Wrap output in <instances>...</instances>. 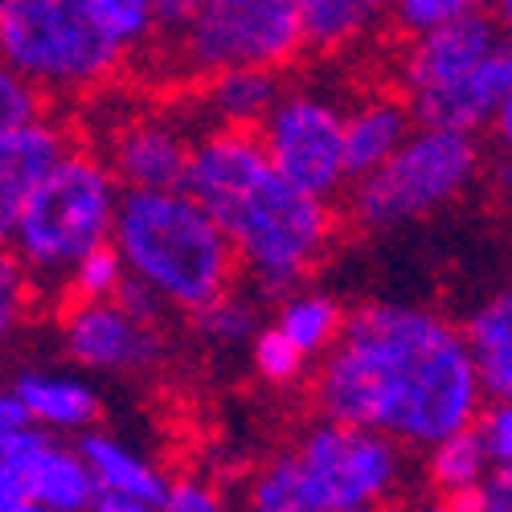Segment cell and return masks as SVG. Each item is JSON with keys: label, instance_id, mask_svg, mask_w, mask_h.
<instances>
[{"label": "cell", "instance_id": "obj_1", "mask_svg": "<svg viewBox=\"0 0 512 512\" xmlns=\"http://www.w3.org/2000/svg\"><path fill=\"white\" fill-rule=\"evenodd\" d=\"M320 418L369 426L410 451L476 426L484 386L463 324L439 308L369 300L345 316L312 373Z\"/></svg>", "mask_w": 512, "mask_h": 512}, {"label": "cell", "instance_id": "obj_2", "mask_svg": "<svg viewBox=\"0 0 512 512\" xmlns=\"http://www.w3.org/2000/svg\"><path fill=\"white\" fill-rule=\"evenodd\" d=\"M181 189L218 218L259 300L304 287L340 230L336 205L279 177L259 136L238 127H201Z\"/></svg>", "mask_w": 512, "mask_h": 512}, {"label": "cell", "instance_id": "obj_3", "mask_svg": "<svg viewBox=\"0 0 512 512\" xmlns=\"http://www.w3.org/2000/svg\"><path fill=\"white\" fill-rule=\"evenodd\" d=\"M111 242L127 275L148 283L168 312L193 316L238 287L226 230L185 189H123Z\"/></svg>", "mask_w": 512, "mask_h": 512}, {"label": "cell", "instance_id": "obj_4", "mask_svg": "<svg viewBox=\"0 0 512 512\" xmlns=\"http://www.w3.org/2000/svg\"><path fill=\"white\" fill-rule=\"evenodd\" d=\"M119 197L123 189L95 148L70 144L58 156V164L29 193L5 242L25 267L33 295H58L82 254L111 242Z\"/></svg>", "mask_w": 512, "mask_h": 512}, {"label": "cell", "instance_id": "obj_5", "mask_svg": "<svg viewBox=\"0 0 512 512\" xmlns=\"http://www.w3.org/2000/svg\"><path fill=\"white\" fill-rule=\"evenodd\" d=\"M480 173L484 148L476 136L418 123L386 164L349 181L345 218L361 234H390L463 201Z\"/></svg>", "mask_w": 512, "mask_h": 512}, {"label": "cell", "instance_id": "obj_6", "mask_svg": "<svg viewBox=\"0 0 512 512\" xmlns=\"http://www.w3.org/2000/svg\"><path fill=\"white\" fill-rule=\"evenodd\" d=\"M0 62L46 99H78L115 82L127 54L82 0H0Z\"/></svg>", "mask_w": 512, "mask_h": 512}, {"label": "cell", "instance_id": "obj_7", "mask_svg": "<svg viewBox=\"0 0 512 512\" xmlns=\"http://www.w3.org/2000/svg\"><path fill=\"white\" fill-rule=\"evenodd\" d=\"M156 62L177 82H205L226 70H291L304 58V33L291 0H205V5L160 33Z\"/></svg>", "mask_w": 512, "mask_h": 512}, {"label": "cell", "instance_id": "obj_8", "mask_svg": "<svg viewBox=\"0 0 512 512\" xmlns=\"http://www.w3.org/2000/svg\"><path fill=\"white\" fill-rule=\"evenodd\" d=\"M287 451L304 488L328 512H394L418 472L410 447L398 439L336 418L308 422Z\"/></svg>", "mask_w": 512, "mask_h": 512}, {"label": "cell", "instance_id": "obj_9", "mask_svg": "<svg viewBox=\"0 0 512 512\" xmlns=\"http://www.w3.org/2000/svg\"><path fill=\"white\" fill-rule=\"evenodd\" d=\"M267 160L295 189L324 201L345 197V99L316 82H283L275 107L254 127Z\"/></svg>", "mask_w": 512, "mask_h": 512}, {"label": "cell", "instance_id": "obj_10", "mask_svg": "<svg viewBox=\"0 0 512 512\" xmlns=\"http://www.w3.org/2000/svg\"><path fill=\"white\" fill-rule=\"evenodd\" d=\"M201 119L185 111H132L103 144V160L119 189H181Z\"/></svg>", "mask_w": 512, "mask_h": 512}, {"label": "cell", "instance_id": "obj_11", "mask_svg": "<svg viewBox=\"0 0 512 512\" xmlns=\"http://www.w3.org/2000/svg\"><path fill=\"white\" fill-rule=\"evenodd\" d=\"M62 349L78 369L136 377L164 365L168 336L164 324H144L115 300L62 304Z\"/></svg>", "mask_w": 512, "mask_h": 512}, {"label": "cell", "instance_id": "obj_12", "mask_svg": "<svg viewBox=\"0 0 512 512\" xmlns=\"http://www.w3.org/2000/svg\"><path fill=\"white\" fill-rule=\"evenodd\" d=\"M0 459L21 476L25 500L46 504L50 512H87L99 496L95 476L87 459H82L78 443L70 447L33 422L0 435Z\"/></svg>", "mask_w": 512, "mask_h": 512}, {"label": "cell", "instance_id": "obj_13", "mask_svg": "<svg viewBox=\"0 0 512 512\" xmlns=\"http://www.w3.org/2000/svg\"><path fill=\"white\" fill-rule=\"evenodd\" d=\"M500 33L504 29L492 13H476L422 37H406L394 62V91L402 99H414V95L447 87V82H455L463 70H472L496 46Z\"/></svg>", "mask_w": 512, "mask_h": 512}, {"label": "cell", "instance_id": "obj_14", "mask_svg": "<svg viewBox=\"0 0 512 512\" xmlns=\"http://www.w3.org/2000/svg\"><path fill=\"white\" fill-rule=\"evenodd\" d=\"M508 95H512V33L504 29L500 41L472 70H463L447 87L414 95L406 103L414 111V123L422 127H447V132L476 136L496 119Z\"/></svg>", "mask_w": 512, "mask_h": 512}, {"label": "cell", "instance_id": "obj_15", "mask_svg": "<svg viewBox=\"0 0 512 512\" xmlns=\"http://www.w3.org/2000/svg\"><path fill=\"white\" fill-rule=\"evenodd\" d=\"M70 144V127L50 111H41L0 136V246L9 242L17 213L25 209L37 181L50 173Z\"/></svg>", "mask_w": 512, "mask_h": 512}, {"label": "cell", "instance_id": "obj_16", "mask_svg": "<svg viewBox=\"0 0 512 512\" xmlns=\"http://www.w3.org/2000/svg\"><path fill=\"white\" fill-rule=\"evenodd\" d=\"M414 111L410 103L394 91H365L353 103H345V164H349V181L373 173L386 164L402 140L414 132Z\"/></svg>", "mask_w": 512, "mask_h": 512}, {"label": "cell", "instance_id": "obj_17", "mask_svg": "<svg viewBox=\"0 0 512 512\" xmlns=\"http://www.w3.org/2000/svg\"><path fill=\"white\" fill-rule=\"evenodd\" d=\"M13 394L33 426L50 435H82L103 414V398L87 377L58 369H25L13 381Z\"/></svg>", "mask_w": 512, "mask_h": 512}, {"label": "cell", "instance_id": "obj_18", "mask_svg": "<svg viewBox=\"0 0 512 512\" xmlns=\"http://www.w3.org/2000/svg\"><path fill=\"white\" fill-rule=\"evenodd\" d=\"M78 451H82V459H87L99 492L132 496V500H144V504H156V508L164 504V492L173 480L160 472L156 459H148L132 443H123L119 435L91 426V431L78 435Z\"/></svg>", "mask_w": 512, "mask_h": 512}, {"label": "cell", "instance_id": "obj_19", "mask_svg": "<svg viewBox=\"0 0 512 512\" xmlns=\"http://www.w3.org/2000/svg\"><path fill=\"white\" fill-rule=\"evenodd\" d=\"M304 33V54L336 58L357 50L386 25L390 0H291Z\"/></svg>", "mask_w": 512, "mask_h": 512}, {"label": "cell", "instance_id": "obj_20", "mask_svg": "<svg viewBox=\"0 0 512 512\" xmlns=\"http://www.w3.org/2000/svg\"><path fill=\"white\" fill-rule=\"evenodd\" d=\"M279 70H226L201 82V123L205 127H238V132H254L263 115L275 107L283 91Z\"/></svg>", "mask_w": 512, "mask_h": 512}, {"label": "cell", "instance_id": "obj_21", "mask_svg": "<svg viewBox=\"0 0 512 512\" xmlns=\"http://www.w3.org/2000/svg\"><path fill=\"white\" fill-rule=\"evenodd\" d=\"M484 398H512V287H500L463 320Z\"/></svg>", "mask_w": 512, "mask_h": 512}, {"label": "cell", "instance_id": "obj_22", "mask_svg": "<svg viewBox=\"0 0 512 512\" xmlns=\"http://www.w3.org/2000/svg\"><path fill=\"white\" fill-rule=\"evenodd\" d=\"M279 304V312H275V328L291 340L295 349H300L308 361L312 357H324L332 345H336V336H340V328H345V316H349V308L336 300V295H328V291H316V287H295V291H287L283 300H275Z\"/></svg>", "mask_w": 512, "mask_h": 512}, {"label": "cell", "instance_id": "obj_23", "mask_svg": "<svg viewBox=\"0 0 512 512\" xmlns=\"http://www.w3.org/2000/svg\"><path fill=\"white\" fill-rule=\"evenodd\" d=\"M492 476V455L480 439L476 426H463V431L422 447V463H418V480L431 488L439 500L467 492V488H480Z\"/></svg>", "mask_w": 512, "mask_h": 512}, {"label": "cell", "instance_id": "obj_24", "mask_svg": "<svg viewBox=\"0 0 512 512\" xmlns=\"http://www.w3.org/2000/svg\"><path fill=\"white\" fill-rule=\"evenodd\" d=\"M193 320V332L201 345H209L213 353H234V349H246L254 332L263 328V312H259V295L254 291H238L230 287L226 295H218L213 304H205L201 312L189 316Z\"/></svg>", "mask_w": 512, "mask_h": 512}, {"label": "cell", "instance_id": "obj_25", "mask_svg": "<svg viewBox=\"0 0 512 512\" xmlns=\"http://www.w3.org/2000/svg\"><path fill=\"white\" fill-rule=\"evenodd\" d=\"M242 512H328V508L304 488L291 451H279L259 472H250L242 492Z\"/></svg>", "mask_w": 512, "mask_h": 512}, {"label": "cell", "instance_id": "obj_26", "mask_svg": "<svg viewBox=\"0 0 512 512\" xmlns=\"http://www.w3.org/2000/svg\"><path fill=\"white\" fill-rule=\"evenodd\" d=\"M91 9L95 25L115 41V46L127 54V62L156 50V5L152 0H82Z\"/></svg>", "mask_w": 512, "mask_h": 512}, {"label": "cell", "instance_id": "obj_27", "mask_svg": "<svg viewBox=\"0 0 512 512\" xmlns=\"http://www.w3.org/2000/svg\"><path fill=\"white\" fill-rule=\"evenodd\" d=\"M123 279H127V267L119 259L115 242H99L95 250H87L70 267V275L62 279L58 300L62 304H107V300L119 295Z\"/></svg>", "mask_w": 512, "mask_h": 512}, {"label": "cell", "instance_id": "obj_28", "mask_svg": "<svg viewBox=\"0 0 512 512\" xmlns=\"http://www.w3.org/2000/svg\"><path fill=\"white\" fill-rule=\"evenodd\" d=\"M246 349H250V365H254V373H259L263 386L295 390V386H304L308 381V357L295 349L271 320H263V328L254 332V340Z\"/></svg>", "mask_w": 512, "mask_h": 512}, {"label": "cell", "instance_id": "obj_29", "mask_svg": "<svg viewBox=\"0 0 512 512\" xmlns=\"http://www.w3.org/2000/svg\"><path fill=\"white\" fill-rule=\"evenodd\" d=\"M476 13H492V0H390L386 25L394 37L406 41V37H422V33L455 25Z\"/></svg>", "mask_w": 512, "mask_h": 512}, {"label": "cell", "instance_id": "obj_30", "mask_svg": "<svg viewBox=\"0 0 512 512\" xmlns=\"http://www.w3.org/2000/svg\"><path fill=\"white\" fill-rule=\"evenodd\" d=\"M33 300L37 295L29 287L25 267L13 259L9 246H0V349L17 336V328L25 324V312H29Z\"/></svg>", "mask_w": 512, "mask_h": 512}, {"label": "cell", "instance_id": "obj_31", "mask_svg": "<svg viewBox=\"0 0 512 512\" xmlns=\"http://www.w3.org/2000/svg\"><path fill=\"white\" fill-rule=\"evenodd\" d=\"M41 111H46V95H41L37 87H29L17 70H9L5 62H0V136L13 132V127H21V123H29Z\"/></svg>", "mask_w": 512, "mask_h": 512}, {"label": "cell", "instance_id": "obj_32", "mask_svg": "<svg viewBox=\"0 0 512 512\" xmlns=\"http://www.w3.org/2000/svg\"><path fill=\"white\" fill-rule=\"evenodd\" d=\"M476 431L492 455V467H512V398H488Z\"/></svg>", "mask_w": 512, "mask_h": 512}, {"label": "cell", "instance_id": "obj_33", "mask_svg": "<svg viewBox=\"0 0 512 512\" xmlns=\"http://www.w3.org/2000/svg\"><path fill=\"white\" fill-rule=\"evenodd\" d=\"M160 512H230L226 496L201 476H181L177 484H168Z\"/></svg>", "mask_w": 512, "mask_h": 512}, {"label": "cell", "instance_id": "obj_34", "mask_svg": "<svg viewBox=\"0 0 512 512\" xmlns=\"http://www.w3.org/2000/svg\"><path fill=\"white\" fill-rule=\"evenodd\" d=\"M115 304H119L123 312H132L136 320H144V324H164V316H168V304L160 300V295H156L148 283H140V279H132V275L123 279Z\"/></svg>", "mask_w": 512, "mask_h": 512}, {"label": "cell", "instance_id": "obj_35", "mask_svg": "<svg viewBox=\"0 0 512 512\" xmlns=\"http://www.w3.org/2000/svg\"><path fill=\"white\" fill-rule=\"evenodd\" d=\"M156 5V25H160V33H173L177 25H185L205 0H152Z\"/></svg>", "mask_w": 512, "mask_h": 512}, {"label": "cell", "instance_id": "obj_36", "mask_svg": "<svg viewBox=\"0 0 512 512\" xmlns=\"http://www.w3.org/2000/svg\"><path fill=\"white\" fill-rule=\"evenodd\" d=\"M488 512H512V467H492V476L484 480Z\"/></svg>", "mask_w": 512, "mask_h": 512}, {"label": "cell", "instance_id": "obj_37", "mask_svg": "<svg viewBox=\"0 0 512 512\" xmlns=\"http://www.w3.org/2000/svg\"><path fill=\"white\" fill-rule=\"evenodd\" d=\"M25 500V488H21V476L13 472V467L0 459V512H13L17 504Z\"/></svg>", "mask_w": 512, "mask_h": 512}, {"label": "cell", "instance_id": "obj_38", "mask_svg": "<svg viewBox=\"0 0 512 512\" xmlns=\"http://www.w3.org/2000/svg\"><path fill=\"white\" fill-rule=\"evenodd\" d=\"M87 512H160L156 504H144V500H132V496H111V492H99L95 504Z\"/></svg>", "mask_w": 512, "mask_h": 512}, {"label": "cell", "instance_id": "obj_39", "mask_svg": "<svg viewBox=\"0 0 512 512\" xmlns=\"http://www.w3.org/2000/svg\"><path fill=\"white\" fill-rule=\"evenodd\" d=\"M488 127H492V140H496L500 156H512V95L504 99V107L496 111V119Z\"/></svg>", "mask_w": 512, "mask_h": 512}, {"label": "cell", "instance_id": "obj_40", "mask_svg": "<svg viewBox=\"0 0 512 512\" xmlns=\"http://www.w3.org/2000/svg\"><path fill=\"white\" fill-rule=\"evenodd\" d=\"M29 418H25V410H21V402H17V394L13 390H0V435H9L13 426H25Z\"/></svg>", "mask_w": 512, "mask_h": 512}, {"label": "cell", "instance_id": "obj_41", "mask_svg": "<svg viewBox=\"0 0 512 512\" xmlns=\"http://www.w3.org/2000/svg\"><path fill=\"white\" fill-rule=\"evenodd\" d=\"M492 189H496V197L512 209V156H500V160L492 164Z\"/></svg>", "mask_w": 512, "mask_h": 512}, {"label": "cell", "instance_id": "obj_42", "mask_svg": "<svg viewBox=\"0 0 512 512\" xmlns=\"http://www.w3.org/2000/svg\"><path fill=\"white\" fill-rule=\"evenodd\" d=\"M492 17L500 21V29L512 33V0H492Z\"/></svg>", "mask_w": 512, "mask_h": 512}, {"label": "cell", "instance_id": "obj_43", "mask_svg": "<svg viewBox=\"0 0 512 512\" xmlns=\"http://www.w3.org/2000/svg\"><path fill=\"white\" fill-rule=\"evenodd\" d=\"M13 512H50V508H46V504H33V500H21Z\"/></svg>", "mask_w": 512, "mask_h": 512}, {"label": "cell", "instance_id": "obj_44", "mask_svg": "<svg viewBox=\"0 0 512 512\" xmlns=\"http://www.w3.org/2000/svg\"><path fill=\"white\" fill-rule=\"evenodd\" d=\"M394 512H443L439 504H410V508H394Z\"/></svg>", "mask_w": 512, "mask_h": 512}]
</instances>
